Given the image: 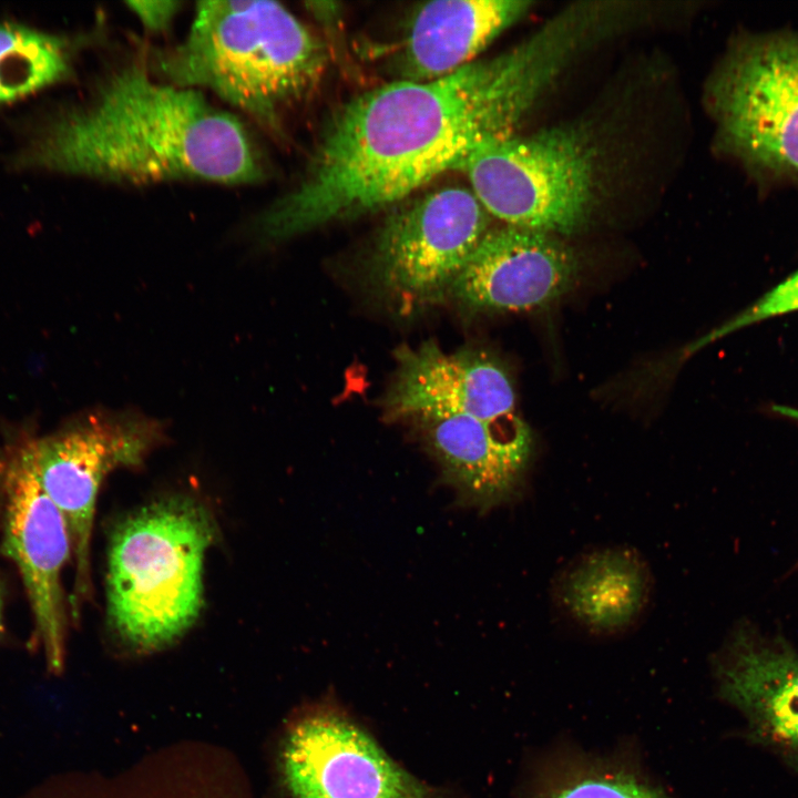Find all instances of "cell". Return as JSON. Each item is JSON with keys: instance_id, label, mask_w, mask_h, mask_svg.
Listing matches in <instances>:
<instances>
[{"instance_id": "44dd1931", "label": "cell", "mask_w": 798, "mask_h": 798, "mask_svg": "<svg viewBox=\"0 0 798 798\" xmlns=\"http://www.w3.org/2000/svg\"><path fill=\"white\" fill-rule=\"evenodd\" d=\"M0 510H1V500H0ZM3 632V587L0 579V637Z\"/></svg>"}, {"instance_id": "6da1fadb", "label": "cell", "mask_w": 798, "mask_h": 798, "mask_svg": "<svg viewBox=\"0 0 798 798\" xmlns=\"http://www.w3.org/2000/svg\"><path fill=\"white\" fill-rule=\"evenodd\" d=\"M573 53L549 25L529 41L428 81L397 80L338 106L300 183L260 217L283 241L390 208L438 175L463 168L516 126Z\"/></svg>"}, {"instance_id": "4fadbf2b", "label": "cell", "mask_w": 798, "mask_h": 798, "mask_svg": "<svg viewBox=\"0 0 798 798\" xmlns=\"http://www.w3.org/2000/svg\"><path fill=\"white\" fill-rule=\"evenodd\" d=\"M411 423L461 507L483 514L522 494L533 437L520 416L500 420L443 416Z\"/></svg>"}, {"instance_id": "d6986e66", "label": "cell", "mask_w": 798, "mask_h": 798, "mask_svg": "<svg viewBox=\"0 0 798 798\" xmlns=\"http://www.w3.org/2000/svg\"><path fill=\"white\" fill-rule=\"evenodd\" d=\"M798 311V269L765 293L750 306L686 348L692 355L702 347L760 321Z\"/></svg>"}, {"instance_id": "e0dca14e", "label": "cell", "mask_w": 798, "mask_h": 798, "mask_svg": "<svg viewBox=\"0 0 798 798\" xmlns=\"http://www.w3.org/2000/svg\"><path fill=\"white\" fill-rule=\"evenodd\" d=\"M71 71V44L65 38L19 22H0V105L59 83Z\"/></svg>"}, {"instance_id": "5b68a950", "label": "cell", "mask_w": 798, "mask_h": 798, "mask_svg": "<svg viewBox=\"0 0 798 798\" xmlns=\"http://www.w3.org/2000/svg\"><path fill=\"white\" fill-rule=\"evenodd\" d=\"M708 100L726 153L761 183L798 185V32L735 43Z\"/></svg>"}, {"instance_id": "30bf717a", "label": "cell", "mask_w": 798, "mask_h": 798, "mask_svg": "<svg viewBox=\"0 0 798 798\" xmlns=\"http://www.w3.org/2000/svg\"><path fill=\"white\" fill-rule=\"evenodd\" d=\"M2 552L16 564L33 614V644L47 671L63 673L66 618L62 570L73 552L68 524L11 433L0 444Z\"/></svg>"}, {"instance_id": "52a82bcc", "label": "cell", "mask_w": 798, "mask_h": 798, "mask_svg": "<svg viewBox=\"0 0 798 798\" xmlns=\"http://www.w3.org/2000/svg\"><path fill=\"white\" fill-rule=\"evenodd\" d=\"M41 488L62 513L72 540L75 576L73 614L91 592V538L95 504L106 477L135 468L164 440L162 423L135 411L93 410L58 430L10 432Z\"/></svg>"}, {"instance_id": "5bb4252c", "label": "cell", "mask_w": 798, "mask_h": 798, "mask_svg": "<svg viewBox=\"0 0 798 798\" xmlns=\"http://www.w3.org/2000/svg\"><path fill=\"white\" fill-rule=\"evenodd\" d=\"M722 696L748 723L749 736L798 770V652L779 637L741 627L716 662Z\"/></svg>"}, {"instance_id": "277c9868", "label": "cell", "mask_w": 798, "mask_h": 798, "mask_svg": "<svg viewBox=\"0 0 798 798\" xmlns=\"http://www.w3.org/2000/svg\"><path fill=\"white\" fill-rule=\"evenodd\" d=\"M215 536L209 510L181 495L149 503L114 529L108 617L127 647L156 652L194 625L204 601L205 555Z\"/></svg>"}, {"instance_id": "9a60e30c", "label": "cell", "mask_w": 798, "mask_h": 798, "mask_svg": "<svg viewBox=\"0 0 798 798\" xmlns=\"http://www.w3.org/2000/svg\"><path fill=\"white\" fill-rule=\"evenodd\" d=\"M531 6L522 0H440L415 9L396 59L399 80L449 75L473 59Z\"/></svg>"}, {"instance_id": "7a4b0ae2", "label": "cell", "mask_w": 798, "mask_h": 798, "mask_svg": "<svg viewBox=\"0 0 798 798\" xmlns=\"http://www.w3.org/2000/svg\"><path fill=\"white\" fill-rule=\"evenodd\" d=\"M20 162L133 185L250 184L266 174L259 146L236 116L139 64L111 73L86 105L47 125Z\"/></svg>"}, {"instance_id": "ba28073f", "label": "cell", "mask_w": 798, "mask_h": 798, "mask_svg": "<svg viewBox=\"0 0 798 798\" xmlns=\"http://www.w3.org/2000/svg\"><path fill=\"white\" fill-rule=\"evenodd\" d=\"M462 170L487 212L505 225L570 235L590 217L594 153L579 129L509 135L481 149Z\"/></svg>"}, {"instance_id": "7c38bea8", "label": "cell", "mask_w": 798, "mask_h": 798, "mask_svg": "<svg viewBox=\"0 0 798 798\" xmlns=\"http://www.w3.org/2000/svg\"><path fill=\"white\" fill-rule=\"evenodd\" d=\"M580 263L554 235L509 226L489 229L450 291L468 314L542 308L575 284Z\"/></svg>"}, {"instance_id": "8fae6325", "label": "cell", "mask_w": 798, "mask_h": 798, "mask_svg": "<svg viewBox=\"0 0 798 798\" xmlns=\"http://www.w3.org/2000/svg\"><path fill=\"white\" fill-rule=\"evenodd\" d=\"M395 369L381 396L382 417L413 421L443 416L500 420L519 416L513 380L488 350L467 347L448 352L434 340L399 346Z\"/></svg>"}, {"instance_id": "8992f818", "label": "cell", "mask_w": 798, "mask_h": 798, "mask_svg": "<svg viewBox=\"0 0 798 798\" xmlns=\"http://www.w3.org/2000/svg\"><path fill=\"white\" fill-rule=\"evenodd\" d=\"M489 213L470 188L449 186L391 207L364 259L366 280L401 316L449 299L488 233Z\"/></svg>"}, {"instance_id": "ac0fdd59", "label": "cell", "mask_w": 798, "mask_h": 798, "mask_svg": "<svg viewBox=\"0 0 798 798\" xmlns=\"http://www.w3.org/2000/svg\"><path fill=\"white\" fill-rule=\"evenodd\" d=\"M543 798H667L665 795L622 770L586 769L552 787Z\"/></svg>"}, {"instance_id": "ffe728a7", "label": "cell", "mask_w": 798, "mask_h": 798, "mask_svg": "<svg viewBox=\"0 0 798 798\" xmlns=\"http://www.w3.org/2000/svg\"><path fill=\"white\" fill-rule=\"evenodd\" d=\"M129 9L141 21L142 25L158 32L166 29L180 10L178 1H131Z\"/></svg>"}, {"instance_id": "3957f363", "label": "cell", "mask_w": 798, "mask_h": 798, "mask_svg": "<svg viewBox=\"0 0 798 798\" xmlns=\"http://www.w3.org/2000/svg\"><path fill=\"white\" fill-rule=\"evenodd\" d=\"M156 63L170 83L208 89L276 133L318 86L327 51L278 2L203 1L185 39Z\"/></svg>"}, {"instance_id": "9c48e42d", "label": "cell", "mask_w": 798, "mask_h": 798, "mask_svg": "<svg viewBox=\"0 0 798 798\" xmlns=\"http://www.w3.org/2000/svg\"><path fill=\"white\" fill-rule=\"evenodd\" d=\"M277 773L287 798H453L402 767L330 702L301 709L287 724Z\"/></svg>"}, {"instance_id": "2e32d148", "label": "cell", "mask_w": 798, "mask_h": 798, "mask_svg": "<svg viewBox=\"0 0 798 798\" xmlns=\"http://www.w3.org/2000/svg\"><path fill=\"white\" fill-rule=\"evenodd\" d=\"M646 561L627 546L583 553L564 567L554 597L567 616L600 635L630 628L645 611L652 592Z\"/></svg>"}]
</instances>
